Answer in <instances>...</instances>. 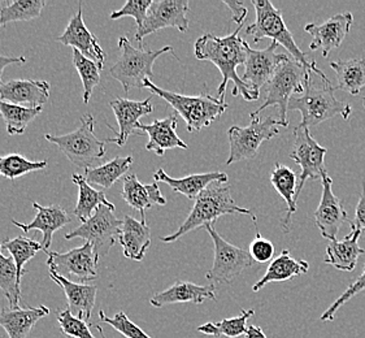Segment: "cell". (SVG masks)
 I'll use <instances>...</instances> for the list:
<instances>
[{
	"mask_svg": "<svg viewBox=\"0 0 365 338\" xmlns=\"http://www.w3.org/2000/svg\"><path fill=\"white\" fill-rule=\"evenodd\" d=\"M241 29L242 25H238L237 30H234L227 37H216L211 33H205L202 37L197 38L194 46L195 58L203 61H211L212 64L219 68L220 73L222 74V81L217 88L220 101H225L229 81L233 82V96L241 94L247 102L259 99V96H256L237 73V68L245 66L247 58L246 41L240 37Z\"/></svg>",
	"mask_w": 365,
	"mask_h": 338,
	"instance_id": "6da1fadb",
	"label": "cell"
},
{
	"mask_svg": "<svg viewBox=\"0 0 365 338\" xmlns=\"http://www.w3.org/2000/svg\"><path fill=\"white\" fill-rule=\"evenodd\" d=\"M336 86H331L330 81H317L309 74L304 83L303 96H292L289 103V111H299L302 113V121L297 128L311 130L314 126L336 116L349 120L352 108L350 104L336 99Z\"/></svg>",
	"mask_w": 365,
	"mask_h": 338,
	"instance_id": "7a4b0ae2",
	"label": "cell"
},
{
	"mask_svg": "<svg viewBox=\"0 0 365 338\" xmlns=\"http://www.w3.org/2000/svg\"><path fill=\"white\" fill-rule=\"evenodd\" d=\"M233 213L249 215L254 222L257 224L252 211L235 203L229 186H225L222 183H213L197 195L195 205L187 219L183 221L182 225L177 229V232L167 237H161L160 240L163 242H175L191 230L199 227H205L207 224H213V221L217 220L221 216Z\"/></svg>",
	"mask_w": 365,
	"mask_h": 338,
	"instance_id": "3957f363",
	"label": "cell"
},
{
	"mask_svg": "<svg viewBox=\"0 0 365 338\" xmlns=\"http://www.w3.org/2000/svg\"><path fill=\"white\" fill-rule=\"evenodd\" d=\"M252 6L256 11V21L246 28V34L254 38V43H259L264 38H270L278 46L285 47L292 59L306 66L309 72L316 73L324 81H329L322 69L316 66L314 60L308 59L295 43L292 31L286 26L281 9L274 7L269 0H252Z\"/></svg>",
	"mask_w": 365,
	"mask_h": 338,
	"instance_id": "277c9868",
	"label": "cell"
},
{
	"mask_svg": "<svg viewBox=\"0 0 365 338\" xmlns=\"http://www.w3.org/2000/svg\"><path fill=\"white\" fill-rule=\"evenodd\" d=\"M143 88H148L154 96H160L161 99L170 104L185 120L187 130L190 133L199 132L203 128L211 126L227 110L225 101H220L219 98H213L210 94L182 96L159 88L150 80H146Z\"/></svg>",
	"mask_w": 365,
	"mask_h": 338,
	"instance_id": "5b68a950",
	"label": "cell"
},
{
	"mask_svg": "<svg viewBox=\"0 0 365 338\" xmlns=\"http://www.w3.org/2000/svg\"><path fill=\"white\" fill-rule=\"evenodd\" d=\"M118 48L121 50V56L110 68V74L123 85L125 94L132 88H143L146 80L154 77L155 61L163 53L170 52L175 55L172 46H165L156 51H146L142 47L135 48L126 37L118 38Z\"/></svg>",
	"mask_w": 365,
	"mask_h": 338,
	"instance_id": "8992f818",
	"label": "cell"
},
{
	"mask_svg": "<svg viewBox=\"0 0 365 338\" xmlns=\"http://www.w3.org/2000/svg\"><path fill=\"white\" fill-rule=\"evenodd\" d=\"M94 126L96 120L93 115H85L81 118V126L74 132L64 135L46 134L44 138L56 145L77 168L86 170L104 159L107 153V145L104 140L96 138Z\"/></svg>",
	"mask_w": 365,
	"mask_h": 338,
	"instance_id": "52a82bcc",
	"label": "cell"
},
{
	"mask_svg": "<svg viewBox=\"0 0 365 338\" xmlns=\"http://www.w3.org/2000/svg\"><path fill=\"white\" fill-rule=\"evenodd\" d=\"M309 72L306 66H302L292 58H286L279 66L270 81L267 85V96L264 103L255 111L251 112L252 115L259 116L262 111L267 110L268 107H277L279 112V121L281 126L287 128V111L292 94H303L304 93V83L309 77Z\"/></svg>",
	"mask_w": 365,
	"mask_h": 338,
	"instance_id": "ba28073f",
	"label": "cell"
},
{
	"mask_svg": "<svg viewBox=\"0 0 365 338\" xmlns=\"http://www.w3.org/2000/svg\"><path fill=\"white\" fill-rule=\"evenodd\" d=\"M251 123L249 126H233L227 130V138L230 145V153L227 158V165L233 163L254 159L257 150L265 140L279 134L278 126L281 121L274 118H260L256 115H250Z\"/></svg>",
	"mask_w": 365,
	"mask_h": 338,
	"instance_id": "9c48e42d",
	"label": "cell"
},
{
	"mask_svg": "<svg viewBox=\"0 0 365 338\" xmlns=\"http://www.w3.org/2000/svg\"><path fill=\"white\" fill-rule=\"evenodd\" d=\"M205 228L208 235H211L215 247V259L211 271L205 275L208 281L230 284L245 270L255 265L249 251L243 250L241 247L225 241L219 235L213 224H207Z\"/></svg>",
	"mask_w": 365,
	"mask_h": 338,
	"instance_id": "30bf717a",
	"label": "cell"
},
{
	"mask_svg": "<svg viewBox=\"0 0 365 338\" xmlns=\"http://www.w3.org/2000/svg\"><path fill=\"white\" fill-rule=\"evenodd\" d=\"M123 222L124 221L115 216L113 210L102 205L86 222H82L80 227L66 233V240L82 238L96 247L99 257H104L118 240Z\"/></svg>",
	"mask_w": 365,
	"mask_h": 338,
	"instance_id": "8fae6325",
	"label": "cell"
},
{
	"mask_svg": "<svg viewBox=\"0 0 365 338\" xmlns=\"http://www.w3.org/2000/svg\"><path fill=\"white\" fill-rule=\"evenodd\" d=\"M47 265L50 271L66 279L74 277L83 282L96 279L99 254L90 242H85L81 247H76L68 252L47 251Z\"/></svg>",
	"mask_w": 365,
	"mask_h": 338,
	"instance_id": "7c38bea8",
	"label": "cell"
},
{
	"mask_svg": "<svg viewBox=\"0 0 365 338\" xmlns=\"http://www.w3.org/2000/svg\"><path fill=\"white\" fill-rule=\"evenodd\" d=\"M190 4L187 0H159L154 1L148 11L143 25L135 30L134 38L139 46H143V39L158 30L175 28L181 33L189 30L187 12Z\"/></svg>",
	"mask_w": 365,
	"mask_h": 338,
	"instance_id": "4fadbf2b",
	"label": "cell"
},
{
	"mask_svg": "<svg viewBox=\"0 0 365 338\" xmlns=\"http://www.w3.org/2000/svg\"><path fill=\"white\" fill-rule=\"evenodd\" d=\"M295 142L294 148L290 153V159L299 165L302 172L299 175V185L295 199L298 200L300 191L304 188L307 180H319L322 178L325 169V155L328 153V148H322L319 142L314 140L308 129H294Z\"/></svg>",
	"mask_w": 365,
	"mask_h": 338,
	"instance_id": "5bb4252c",
	"label": "cell"
},
{
	"mask_svg": "<svg viewBox=\"0 0 365 338\" xmlns=\"http://www.w3.org/2000/svg\"><path fill=\"white\" fill-rule=\"evenodd\" d=\"M278 43H272L264 50H254L246 42L247 58L245 63V73L242 81L249 86L256 96H260V90L268 85L277 66L287 58L285 53H277Z\"/></svg>",
	"mask_w": 365,
	"mask_h": 338,
	"instance_id": "9a60e30c",
	"label": "cell"
},
{
	"mask_svg": "<svg viewBox=\"0 0 365 338\" xmlns=\"http://www.w3.org/2000/svg\"><path fill=\"white\" fill-rule=\"evenodd\" d=\"M322 200L314 211V224L325 240L333 241L336 240L341 227L350 222V219L342 200L331 190L333 180L329 177L327 170L322 173Z\"/></svg>",
	"mask_w": 365,
	"mask_h": 338,
	"instance_id": "2e32d148",
	"label": "cell"
},
{
	"mask_svg": "<svg viewBox=\"0 0 365 338\" xmlns=\"http://www.w3.org/2000/svg\"><path fill=\"white\" fill-rule=\"evenodd\" d=\"M354 16L350 12H346L330 17L322 25L308 24L304 26V30L312 37L309 50L316 51L322 48V56L328 58L331 50L338 48L344 42V38L347 37Z\"/></svg>",
	"mask_w": 365,
	"mask_h": 338,
	"instance_id": "e0dca14e",
	"label": "cell"
},
{
	"mask_svg": "<svg viewBox=\"0 0 365 338\" xmlns=\"http://www.w3.org/2000/svg\"><path fill=\"white\" fill-rule=\"evenodd\" d=\"M58 42L73 47V50L80 51L83 56L96 61L99 69L102 71L104 61L107 59L103 51L98 38L88 29L82 17V4H78V12L71 19L66 31L56 38Z\"/></svg>",
	"mask_w": 365,
	"mask_h": 338,
	"instance_id": "ac0fdd59",
	"label": "cell"
},
{
	"mask_svg": "<svg viewBox=\"0 0 365 338\" xmlns=\"http://www.w3.org/2000/svg\"><path fill=\"white\" fill-rule=\"evenodd\" d=\"M110 106L116 116L118 132L116 133L115 138L107 140L115 143L118 148H123L129 135L138 130L140 126L139 118L150 115L154 111V107L151 104V96L142 102L117 98L110 102Z\"/></svg>",
	"mask_w": 365,
	"mask_h": 338,
	"instance_id": "d6986e66",
	"label": "cell"
},
{
	"mask_svg": "<svg viewBox=\"0 0 365 338\" xmlns=\"http://www.w3.org/2000/svg\"><path fill=\"white\" fill-rule=\"evenodd\" d=\"M51 85L36 80H11L0 83V101L7 103L29 104L30 108L42 107L50 98Z\"/></svg>",
	"mask_w": 365,
	"mask_h": 338,
	"instance_id": "ffe728a7",
	"label": "cell"
},
{
	"mask_svg": "<svg viewBox=\"0 0 365 338\" xmlns=\"http://www.w3.org/2000/svg\"><path fill=\"white\" fill-rule=\"evenodd\" d=\"M205 301H216V287L210 285H197L187 281H177L167 290L155 295L150 303L154 307H164L175 303H194L202 304Z\"/></svg>",
	"mask_w": 365,
	"mask_h": 338,
	"instance_id": "44dd1931",
	"label": "cell"
},
{
	"mask_svg": "<svg viewBox=\"0 0 365 338\" xmlns=\"http://www.w3.org/2000/svg\"><path fill=\"white\" fill-rule=\"evenodd\" d=\"M33 207L37 210V215L29 224H21L19 221L12 220V224L17 228L21 229L24 233H28L31 230H39L43 235L42 240V246H43L44 252L50 251L51 247L52 237L53 233L58 229L66 227L69 224L72 219L66 213V210L60 206L43 207L38 203H33Z\"/></svg>",
	"mask_w": 365,
	"mask_h": 338,
	"instance_id": "7402d4cb",
	"label": "cell"
},
{
	"mask_svg": "<svg viewBox=\"0 0 365 338\" xmlns=\"http://www.w3.org/2000/svg\"><path fill=\"white\" fill-rule=\"evenodd\" d=\"M50 277L66 293L68 301V309L74 317L88 323L91 319V312L96 306V287L88 284H77L63 276H58L50 271Z\"/></svg>",
	"mask_w": 365,
	"mask_h": 338,
	"instance_id": "603a6c76",
	"label": "cell"
},
{
	"mask_svg": "<svg viewBox=\"0 0 365 338\" xmlns=\"http://www.w3.org/2000/svg\"><path fill=\"white\" fill-rule=\"evenodd\" d=\"M177 124L178 121L175 115H170L163 120H155L151 124H140L138 130L148 134L147 151H153L155 154L163 156L167 150L172 148L187 150L189 146L177 135Z\"/></svg>",
	"mask_w": 365,
	"mask_h": 338,
	"instance_id": "cb8c5ba5",
	"label": "cell"
},
{
	"mask_svg": "<svg viewBox=\"0 0 365 338\" xmlns=\"http://www.w3.org/2000/svg\"><path fill=\"white\" fill-rule=\"evenodd\" d=\"M361 230L351 225L350 235H346L342 241H329L325 254V263L336 267L339 271L351 272L355 270L360 255L365 254L363 247L359 246V238Z\"/></svg>",
	"mask_w": 365,
	"mask_h": 338,
	"instance_id": "d4e9b609",
	"label": "cell"
},
{
	"mask_svg": "<svg viewBox=\"0 0 365 338\" xmlns=\"http://www.w3.org/2000/svg\"><path fill=\"white\" fill-rule=\"evenodd\" d=\"M155 183H164L172 188V190L180 193L186 198L195 199L197 195L205 190L213 183H222L227 181V175L224 172H208V173H197L182 178H173L167 175L164 169L156 170L154 175Z\"/></svg>",
	"mask_w": 365,
	"mask_h": 338,
	"instance_id": "484cf974",
	"label": "cell"
},
{
	"mask_svg": "<svg viewBox=\"0 0 365 338\" xmlns=\"http://www.w3.org/2000/svg\"><path fill=\"white\" fill-rule=\"evenodd\" d=\"M123 198L129 206L137 210L142 216V221L146 222L145 211L151 207L165 206L167 199L161 194L160 189L156 183L150 185H143L139 183L137 175H129L124 178L123 186Z\"/></svg>",
	"mask_w": 365,
	"mask_h": 338,
	"instance_id": "4316f807",
	"label": "cell"
},
{
	"mask_svg": "<svg viewBox=\"0 0 365 338\" xmlns=\"http://www.w3.org/2000/svg\"><path fill=\"white\" fill-rule=\"evenodd\" d=\"M123 221L118 242L123 247L124 257L140 262L151 245V229L145 221L135 220L129 215Z\"/></svg>",
	"mask_w": 365,
	"mask_h": 338,
	"instance_id": "83f0119b",
	"label": "cell"
},
{
	"mask_svg": "<svg viewBox=\"0 0 365 338\" xmlns=\"http://www.w3.org/2000/svg\"><path fill=\"white\" fill-rule=\"evenodd\" d=\"M51 311L46 306L26 309H3L0 312V327L8 338H26L34 325Z\"/></svg>",
	"mask_w": 365,
	"mask_h": 338,
	"instance_id": "f1b7e54d",
	"label": "cell"
},
{
	"mask_svg": "<svg viewBox=\"0 0 365 338\" xmlns=\"http://www.w3.org/2000/svg\"><path fill=\"white\" fill-rule=\"evenodd\" d=\"M308 270H309V265L306 260L294 259L290 255V251L284 250L274 260H272L267 272L264 273L263 277L252 287V290L257 293L270 282L289 281L297 276L307 273Z\"/></svg>",
	"mask_w": 365,
	"mask_h": 338,
	"instance_id": "f546056e",
	"label": "cell"
},
{
	"mask_svg": "<svg viewBox=\"0 0 365 338\" xmlns=\"http://www.w3.org/2000/svg\"><path fill=\"white\" fill-rule=\"evenodd\" d=\"M298 180L299 177L292 169L286 167L284 164L277 163L270 173V184L274 190L284 198L287 205L284 228L286 232L290 228L292 216L297 212V191H298Z\"/></svg>",
	"mask_w": 365,
	"mask_h": 338,
	"instance_id": "4dcf8cb0",
	"label": "cell"
},
{
	"mask_svg": "<svg viewBox=\"0 0 365 338\" xmlns=\"http://www.w3.org/2000/svg\"><path fill=\"white\" fill-rule=\"evenodd\" d=\"M336 77L338 90H344L351 96H358L365 88V59L336 60L330 63Z\"/></svg>",
	"mask_w": 365,
	"mask_h": 338,
	"instance_id": "1f68e13d",
	"label": "cell"
},
{
	"mask_svg": "<svg viewBox=\"0 0 365 338\" xmlns=\"http://www.w3.org/2000/svg\"><path fill=\"white\" fill-rule=\"evenodd\" d=\"M72 180L74 184L78 186V200H77V206L74 208V215L82 222H86L94 215L96 208L102 205L110 207V210L115 211L116 207L107 199L104 191L96 190L91 185L88 184L85 176L74 173Z\"/></svg>",
	"mask_w": 365,
	"mask_h": 338,
	"instance_id": "d6a6232c",
	"label": "cell"
},
{
	"mask_svg": "<svg viewBox=\"0 0 365 338\" xmlns=\"http://www.w3.org/2000/svg\"><path fill=\"white\" fill-rule=\"evenodd\" d=\"M133 156H118L113 160L106 163L99 167L86 169L85 178L88 184L98 185L104 189H110L112 185L118 181L130 169Z\"/></svg>",
	"mask_w": 365,
	"mask_h": 338,
	"instance_id": "836d02e7",
	"label": "cell"
},
{
	"mask_svg": "<svg viewBox=\"0 0 365 338\" xmlns=\"http://www.w3.org/2000/svg\"><path fill=\"white\" fill-rule=\"evenodd\" d=\"M44 0H15L0 3V28L9 22L29 21L42 15Z\"/></svg>",
	"mask_w": 365,
	"mask_h": 338,
	"instance_id": "e575fe53",
	"label": "cell"
},
{
	"mask_svg": "<svg viewBox=\"0 0 365 338\" xmlns=\"http://www.w3.org/2000/svg\"><path fill=\"white\" fill-rule=\"evenodd\" d=\"M255 315V309H242L238 317L224 319L221 322H208L197 327V332L207 336L227 338H237L245 336L247 331V322L251 317Z\"/></svg>",
	"mask_w": 365,
	"mask_h": 338,
	"instance_id": "d590c367",
	"label": "cell"
},
{
	"mask_svg": "<svg viewBox=\"0 0 365 338\" xmlns=\"http://www.w3.org/2000/svg\"><path fill=\"white\" fill-rule=\"evenodd\" d=\"M42 110V107L30 108L0 101V115L6 123L9 135H17L25 132L30 123L37 118L38 115H41Z\"/></svg>",
	"mask_w": 365,
	"mask_h": 338,
	"instance_id": "8d00e7d4",
	"label": "cell"
},
{
	"mask_svg": "<svg viewBox=\"0 0 365 338\" xmlns=\"http://www.w3.org/2000/svg\"><path fill=\"white\" fill-rule=\"evenodd\" d=\"M0 242V290L9 302V309H20L19 302L21 299V280L19 279V273L16 268L15 260L7 257L1 252Z\"/></svg>",
	"mask_w": 365,
	"mask_h": 338,
	"instance_id": "74e56055",
	"label": "cell"
},
{
	"mask_svg": "<svg viewBox=\"0 0 365 338\" xmlns=\"http://www.w3.org/2000/svg\"><path fill=\"white\" fill-rule=\"evenodd\" d=\"M1 246L6 250L9 251L11 257L15 260L16 268H17L20 280L26 273L25 265L29 262L30 259L36 257L38 251L43 250L42 243L26 238V237H22V235L16 237L14 240L1 241Z\"/></svg>",
	"mask_w": 365,
	"mask_h": 338,
	"instance_id": "f35d334b",
	"label": "cell"
},
{
	"mask_svg": "<svg viewBox=\"0 0 365 338\" xmlns=\"http://www.w3.org/2000/svg\"><path fill=\"white\" fill-rule=\"evenodd\" d=\"M73 66L80 74L83 85V102L88 104L94 93V88L101 82V69L96 61L83 56L77 50H73Z\"/></svg>",
	"mask_w": 365,
	"mask_h": 338,
	"instance_id": "ab89813d",
	"label": "cell"
},
{
	"mask_svg": "<svg viewBox=\"0 0 365 338\" xmlns=\"http://www.w3.org/2000/svg\"><path fill=\"white\" fill-rule=\"evenodd\" d=\"M47 162H31L25 156L19 154H9L0 156V176L6 177L8 180H16L19 177L25 176L26 173L44 169Z\"/></svg>",
	"mask_w": 365,
	"mask_h": 338,
	"instance_id": "60d3db41",
	"label": "cell"
},
{
	"mask_svg": "<svg viewBox=\"0 0 365 338\" xmlns=\"http://www.w3.org/2000/svg\"><path fill=\"white\" fill-rule=\"evenodd\" d=\"M58 327L63 334L72 338H96L88 329L86 322L74 317L69 309H58L56 312Z\"/></svg>",
	"mask_w": 365,
	"mask_h": 338,
	"instance_id": "b9f144b4",
	"label": "cell"
},
{
	"mask_svg": "<svg viewBox=\"0 0 365 338\" xmlns=\"http://www.w3.org/2000/svg\"><path fill=\"white\" fill-rule=\"evenodd\" d=\"M99 319L102 323L108 324L113 329L121 333L126 338H151L138 325L133 323L125 312H118L113 317H108L104 311H99Z\"/></svg>",
	"mask_w": 365,
	"mask_h": 338,
	"instance_id": "7bdbcfd3",
	"label": "cell"
},
{
	"mask_svg": "<svg viewBox=\"0 0 365 338\" xmlns=\"http://www.w3.org/2000/svg\"><path fill=\"white\" fill-rule=\"evenodd\" d=\"M153 0H128L125 3V6L117 11H113L110 14V20H118L125 16H130L133 19H135L137 22V29H139L143 22L146 20L148 11L153 6Z\"/></svg>",
	"mask_w": 365,
	"mask_h": 338,
	"instance_id": "ee69618b",
	"label": "cell"
},
{
	"mask_svg": "<svg viewBox=\"0 0 365 338\" xmlns=\"http://www.w3.org/2000/svg\"><path fill=\"white\" fill-rule=\"evenodd\" d=\"M365 289V265L364 268H363V272L361 275L359 276L358 279L355 280L352 284H351L350 287L346 289V292H344V295H341L339 298H336V301L329 307L324 314H322V317H320V320L324 322V323H328V322H331L334 317H336V312H338V309H341L344 304H346L347 302L350 301L352 297H355V295H359L360 292H363Z\"/></svg>",
	"mask_w": 365,
	"mask_h": 338,
	"instance_id": "f6af8a7d",
	"label": "cell"
},
{
	"mask_svg": "<svg viewBox=\"0 0 365 338\" xmlns=\"http://www.w3.org/2000/svg\"><path fill=\"white\" fill-rule=\"evenodd\" d=\"M255 225L256 235L254 241L250 243V255L255 263H267L274 257L276 249H274V245L270 242L269 240L264 238L263 235H260L257 224Z\"/></svg>",
	"mask_w": 365,
	"mask_h": 338,
	"instance_id": "bcb514c9",
	"label": "cell"
},
{
	"mask_svg": "<svg viewBox=\"0 0 365 338\" xmlns=\"http://www.w3.org/2000/svg\"><path fill=\"white\" fill-rule=\"evenodd\" d=\"M350 225L360 229V230H363V229L365 230V181L363 183L361 194H360L358 206L355 210V217H354V221H350Z\"/></svg>",
	"mask_w": 365,
	"mask_h": 338,
	"instance_id": "7dc6e473",
	"label": "cell"
},
{
	"mask_svg": "<svg viewBox=\"0 0 365 338\" xmlns=\"http://www.w3.org/2000/svg\"><path fill=\"white\" fill-rule=\"evenodd\" d=\"M224 4H227V7L230 8L232 11V17H233V22L242 25V22L245 21L246 16H247V8L243 6L242 1H229V0H224Z\"/></svg>",
	"mask_w": 365,
	"mask_h": 338,
	"instance_id": "c3c4849f",
	"label": "cell"
},
{
	"mask_svg": "<svg viewBox=\"0 0 365 338\" xmlns=\"http://www.w3.org/2000/svg\"><path fill=\"white\" fill-rule=\"evenodd\" d=\"M26 59L21 56V58H14V56H3L0 55V83L1 82V76H3V71L6 69V66H11V64H22L25 63Z\"/></svg>",
	"mask_w": 365,
	"mask_h": 338,
	"instance_id": "681fc988",
	"label": "cell"
},
{
	"mask_svg": "<svg viewBox=\"0 0 365 338\" xmlns=\"http://www.w3.org/2000/svg\"><path fill=\"white\" fill-rule=\"evenodd\" d=\"M245 337L246 338H267L265 333L263 329L257 325H250L247 327V331L245 333Z\"/></svg>",
	"mask_w": 365,
	"mask_h": 338,
	"instance_id": "f907efd6",
	"label": "cell"
},
{
	"mask_svg": "<svg viewBox=\"0 0 365 338\" xmlns=\"http://www.w3.org/2000/svg\"><path fill=\"white\" fill-rule=\"evenodd\" d=\"M96 329H98V331H99V333H101V336H102V338H106V337H104V336H103V331H102V328H101V327H96Z\"/></svg>",
	"mask_w": 365,
	"mask_h": 338,
	"instance_id": "816d5d0a",
	"label": "cell"
},
{
	"mask_svg": "<svg viewBox=\"0 0 365 338\" xmlns=\"http://www.w3.org/2000/svg\"><path fill=\"white\" fill-rule=\"evenodd\" d=\"M363 106H364V108H365V96H364V98H363Z\"/></svg>",
	"mask_w": 365,
	"mask_h": 338,
	"instance_id": "f5cc1de1",
	"label": "cell"
}]
</instances>
